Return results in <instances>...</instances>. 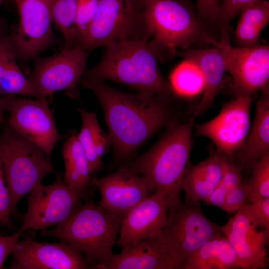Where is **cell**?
Wrapping results in <instances>:
<instances>
[{"mask_svg": "<svg viewBox=\"0 0 269 269\" xmlns=\"http://www.w3.org/2000/svg\"><path fill=\"white\" fill-rule=\"evenodd\" d=\"M80 83L95 94L101 105L110 142L120 159L130 156L169 120L170 112L162 98L124 92L102 80L82 78Z\"/></svg>", "mask_w": 269, "mask_h": 269, "instance_id": "6da1fadb", "label": "cell"}, {"mask_svg": "<svg viewBox=\"0 0 269 269\" xmlns=\"http://www.w3.org/2000/svg\"><path fill=\"white\" fill-rule=\"evenodd\" d=\"M196 117L172 127L150 149L127 164L141 176L152 193L165 194L168 210L183 202L182 183L191 166L192 131Z\"/></svg>", "mask_w": 269, "mask_h": 269, "instance_id": "7a4b0ae2", "label": "cell"}, {"mask_svg": "<svg viewBox=\"0 0 269 269\" xmlns=\"http://www.w3.org/2000/svg\"><path fill=\"white\" fill-rule=\"evenodd\" d=\"M101 60L83 78L112 80L166 99L172 90L160 72L158 54L149 41L126 40L106 45Z\"/></svg>", "mask_w": 269, "mask_h": 269, "instance_id": "3957f363", "label": "cell"}, {"mask_svg": "<svg viewBox=\"0 0 269 269\" xmlns=\"http://www.w3.org/2000/svg\"><path fill=\"white\" fill-rule=\"evenodd\" d=\"M124 216L89 201L76 207L63 222L40 234L69 244L82 254L91 269H96L114 254Z\"/></svg>", "mask_w": 269, "mask_h": 269, "instance_id": "277c9868", "label": "cell"}, {"mask_svg": "<svg viewBox=\"0 0 269 269\" xmlns=\"http://www.w3.org/2000/svg\"><path fill=\"white\" fill-rule=\"evenodd\" d=\"M152 31L151 43L163 60L186 50L201 40L217 41L205 31L204 23L191 3L184 0H143Z\"/></svg>", "mask_w": 269, "mask_h": 269, "instance_id": "5b68a950", "label": "cell"}, {"mask_svg": "<svg viewBox=\"0 0 269 269\" xmlns=\"http://www.w3.org/2000/svg\"><path fill=\"white\" fill-rule=\"evenodd\" d=\"M0 159L10 194L11 212L46 175L57 173L50 156L7 124L0 133Z\"/></svg>", "mask_w": 269, "mask_h": 269, "instance_id": "8992f818", "label": "cell"}, {"mask_svg": "<svg viewBox=\"0 0 269 269\" xmlns=\"http://www.w3.org/2000/svg\"><path fill=\"white\" fill-rule=\"evenodd\" d=\"M151 36L143 0H101L80 45L90 52L113 42L147 41Z\"/></svg>", "mask_w": 269, "mask_h": 269, "instance_id": "52a82bcc", "label": "cell"}, {"mask_svg": "<svg viewBox=\"0 0 269 269\" xmlns=\"http://www.w3.org/2000/svg\"><path fill=\"white\" fill-rule=\"evenodd\" d=\"M90 51L80 45L63 49L49 57L34 60L27 77L40 100H47L56 92L63 91L69 97L77 98L78 85L85 71Z\"/></svg>", "mask_w": 269, "mask_h": 269, "instance_id": "ba28073f", "label": "cell"}, {"mask_svg": "<svg viewBox=\"0 0 269 269\" xmlns=\"http://www.w3.org/2000/svg\"><path fill=\"white\" fill-rule=\"evenodd\" d=\"M48 103L45 100L14 95L2 97L3 110L9 114L7 125L50 156L62 136L57 130Z\"/></svg>", "mask_w": 269, "mask_h": 269, "instance_id": "9c48e42d", "label": "cell"}, {"mask_svg": "<svg viewBox=\"0 0 269 269\" xmlns=\"http://www.w3.org/2000/svg\"><path fill=\"white\" fill-rule=\"evenodd\" d=\"M223 55L226 72L232 79L236 96H250L268 88L269 80V46L257 43L249 47L233 46L228 34L213 45Z\"/></svg>", "mask_w": 269, "mask_h": 269, "instance_id": "30bf717a", "label": "cell"}, {"mask_svg": "<svg viewBox=\"0 0 269 269\" xmlns=\"http://www.w3.org/2000/svg\"><path fill=\"white\" fill-rule=\"evenodd\" d=\"M220 227L205 216L199 202L185 201L168 210L161 233L185 262L208 241L223 233Z\"/></svg>", "mask_w": 269, "mask_h": 269, "instance_id": "8fae6325", "label": "cell"}, {"mask_svg": "<svg viewBox=\"0 0 269 269\" xmlns=\"http://www.w3.org/2000/svg\"><path fill=\"white\" fill-rule=\"evenodd\" d=\"M82 195L57 179L52 184L41 183L27 194V208L20 230H43L65 221Z\"/></svg>", "mask_w": 269, "mask_h": 269, "instance_id": "7c38bea8", "label": "cell"}, {"mask_svg": "<svg viewBox=\"0 0 269 269\" xmlns=\"http://www.w3.org/2000/svg\"><path fill=\"white\" fill-rule=\"evenodd\" d=\"M19 12L18 27L11 34L17 59L27 63L54 45L49 0H14Z\"/></svg>", "mask_w": 269, "mask_h": 269, "instance_id": "4fadbf2b", "label": "cell"}, {"mask_svg": "<svg viewBox=\"0 0 269 269\" xmlns=\"http://www.w3.org/2000/svg\"><path fill=\"white\" fill-rule=\"evenodd\" d=\"M252 98L240 95L225 103L212 119L196 126L198 135L210 139L217 152L231 158L244 144L250 130Z\"/></svg>", "mask_w": 269, "mask_h": 269, "instance_id": "5bb4252c", "label": "cell"}, {"mask_svg": "<svg viewBox=\"0 0 269 269\" xmlns=\"http://www.w3.org/2000/svg\"><path fill=\"white\" fill-rule=\"evenodd\" d=\"M10 255L12 269H91L81 253L67 242L18 240Z\"/></svg>", "mask_w": 269, "mask_h": 269, "instance_id": "9a60e30c", "label": "cell"}, {"mask_svg": "<svg viewBox=\"0 0 269 269\" xmlns=\"http://www.w3.org/2000/svg\"><path fill=\"white\" fill-rule=\"evenodd\" d=\"M245 204L221 230L235 250L242 269H267L269 231H258Z\"/></svg>", "mask_w": 269, "mask_h": 269, "instance_id": "2e32d148", "label": "cell"}, {"mask_svg": "<svg viewBox=\"0 0 269 269\" xmlns=\"http://www.w3.org/2000/svg\"><path fill=\"white\" fill-rule=\"evenodd\" d=\"M184 263L161 232L122 247L120 253H114L96 269H182Z\"/></svg>", "mask_w": 269, "mask_h": 269, "instance_id": "e0dca14e", "label": "cell"}, {"mask_svg": "<svg viewBox=\"0 0 269 269\" xmlns=\"http://www.w3.org/2000/svg\"><path fill=\"white\" fill-rule=\"evenodd\" d=\"M168 203L162 192L152 193L124 216L116 244L133 245L162 231L167 222Z\"/></svg>", "mask_w": 269, "mask_h": 269, "instance_id": "ac0fdd59", "label": "cell"}, {"mask_svg": "<svg viewBox=\"0 0 269 269\" xmlns=\"http://www.w3.org/2000/svg\"><path fill=\"white\" fill-rule=\"evenodd\" d=\"M101 199L99 205L124 215L152 194L145 180L128 165L95 181Z\"/></svg>", "mask_w": 269, "mask_h": 269, "instance_id": "d6986e66", "label": "cell"}, {"mask_svg": "<svg viewBox=\"0 0 269 269\" xmlns=\"http://www.w3.org/2000/svg\"><path fill=\"white\" fill-rule=\"evenodd\" d=\"M214 46L207 49L177 50L175 53V56L194 63L203 77V96L192 114L196 117L211 107L223 83L226 72L224 58L220 49Z\"/></svg>", "mask_w": 269, "mask_h": 269, "instance_id": "ffe728a7", "label": "cell"}, {"mask_svg": "<svg viewBox=\"0 0 269 269\" xmlns=\"http://www.w3.org/2000/svg\"><path fill=\"white\" fill-rule=\"evenodd\" d=\"M231 158L217 152L188 169L182 183L185 201L205 202L217 188Z\"/></svg>", "mask_w": 269, "mask_h": 269, "instance_id": "44dd1931", "label": "cell"}, {"mask_svg": "<svg viewBox=\"0 0 269 269\" xmlns=\"http://www.w3.org/2000/svg\"><path fill=\"white\" fill-rule=\"evenodd\" d=\"M257 101L255 116L250 132L239 149L241 169L253 167L261 157L269 152V94L268 88Z\"/></svg>", "mask_w": 269, "mask_h": 269, "instance_id": "7402d4cb", "label": "cell"}, {"mask_svg": "<svg viewBox=\"0 0 269 269\" xmlns=\"http://www.w3.org/2000/svg\"><path fill=\"white\" fill-rule=\"evenodd\" d=\"M241 269L233 248L223 233L208 241L184 262L182 269Z\"/></svg>", "mask_w": 269, "mask_h": 269, "instance_id": "603a6c76", "label": "cell"}, {"mask_svg": "<svg viewBox=\"0 0 269 269\" xmlns=\"http://www.w3.org/2000/svg\"><path fill=\"white\" fill-rule=\"evenodd\" d=\"M62 154L65 165L63 181L83 196L90 183L91 173L88 158L76 134H71L64 142Z\"/></svg>", "mask_w": 269, "mask_h": 269, "instance_id": "cb8c5ba5", "label": "cell"}, {"mask_svg": "<svg viewBox=\"0 0 269 269\" xmlns=\"http://www.w3.org/2000/svg\"><path fill=\"white\" fill-rule=\"evenodd\" d=\"M80 113L82 125L77 137L88 158L91 173H93L99 170L102 159L110 142L94 113L81 108Z\"/></svg>", "mask_w": 269, "mask_h": 269, "instance_id": "d4e9b609", "label": "cell"}, {"mask_svg": "<svg viewBox=\"0 0 269 269\" xmlns=\"http://www.w3.org/2000/svg\"><path fill=\"white\" fill-rule=\"evenodd\" d=\"M241 14L234 38L237 46L249 47L258 43L260 35L269 20V2L256 0L246 5Z\"/></svg>", "mask_w": 269, "mask_h": 269, "instance_id": "484cf974", "label": "cell"}, {"mask_svg": "<svg viewBox=\"0 0 269 269\" xmlns=\"http://www.w3.org/2000/svg\"><path fill=\"white\" fill-rule=\"evenodd\" d=\"M78 0H49L52 22L63 36V49H69L80 45L77 22Z\"/></svg>", "mask_w": 269, "mask_h": 269, "instance_id": "4316f807", "label": "cell"}, {"mask_svg": "<svg viewBox=\"0 0 269 269\" xmlns=\"http://www.w3.org/2000/svg\"><path fill=\"white\" fill-rule=\"evenodd\" d=\"M169 84L172 91L184 97L195 96L204 88L200 69L194 63L185 59L172 72Z\"/></svg>", "mask_w": 269, "mask_h": 269, "instance_id": "83f0119b", "label": "cell"}, {"mask_svg": "<svg viewBox=\"0 0 269 269\" xmlns=\"http://www.w3.org/2000/svg\"><path fill=\"white\" fill-rule=\"evenodd\" d=\"M0 95H22L39 99L27 77L24 75L18 66L16 60L9 64L1 77Z\"/></svg>", "mask_w": 269, "mask_h": 269, "instance_id": "f1b7e54d", "label": "cell"}, {"mask_svg": "<svg viewBox=\"0 0 269 269\" xmlns=\"http://www.w3.org/2000/svg\"><path fill=\"white\" fill-rule=\"evenodd\" d=\"M246 182L249 201L257 198H269V152L263 155L256 163L251 177Z\"/></svg>", "mask_w": 269, "mask_h": 269, "instance_id": "f546056e", "label": "cell"}, {"mask_svg": "<svg viewBox=\"0 0 269 269\" xmlns=\"http://www.w3.org/2000/svg\"><path fill=\"white\" fill-rule=\"evenodd\" d=\"M241 170V169L231 159L221 182L204 203L221 208L227 194L244 179Z\"/></svg>", "mask_w": 269, "mask_h": 269, "instance_id": "4dcf8cb0", "label": "cell"}, {"mask_svg": "<svg viewBox=\"0 0 269 269\" xmlns=\"http://www.w3.org/2000/svg\"><path fill=\"white\" fill-rule=\"evenodd\" d=\"M256 0H221L215 23L218 24L221 35L228 33L230 21L249 3Z\"/></svg>", "mask_w": 269, "mask_h": 269, "instance_id": "1f68e13d", "label": "cell"}, {"mask_svg": "<svg viewBox=\"0 0 269 269\" xmlns=\"http://www.w3.org/2000/svg\"><path fill=\"white\" fill-rule=\"evenodd\" d=\"M16 59L7 23L0 17V81L6 68Z\"/></svg>", "mask_w": 269, "mask_h": 269, "instance_id": "d6a6232c", "label": "cell"}, {"mask_svg": "<svg viewBox=\"0 0 269 269\" xmlns=\"http://www.w3.org/2000/svg\"><path fill=\"white\" fill-rule=\"evenodd\" d=\"M100 1L101 0L78 1L76 22L80 36V44L97 14Z\"/></svg>", "mask_w": 269, "mask_h": 269, "instance_id": "836d02e7", "label": "cell"}, {"mask_svg": "<svg viewBox=\"0 0 269 269\" xmlns=\"http://www.w3.org/2000/svg\"><path fill=\"white\" fill-rule=\"evenodd\" d=\"M249 191L243 179L226 196L221 208L228 213L237 212L249 200Z\"/></svg>", "mask_w": 269, "mask_h": 269, "instance_id": "e575fe53", "label": "cell"}, {"mask_svg": "<svg viewBox=\"0 0 269 269\" xmlns=\"http://www.w3.org/2000/svg\"><path fill=\"white\" fill-rule=\"evenodd\" d=\"M249 208L256 225L269 231V198H257L250 200Z\"/></svg>", "mask_w": 269, "mask_h": 269, "instance_id": "d590c367", "label": "cell"}, {"mask_svg": "<svg viewBox=\"0 0 269 269\" xmlns=\"http://www.w3.org/2000/svg\"><path fill=\"white\" fill-rule=\"evenodd\" d=\"M11 212L10 194L0 159V223L1 224L10 226Z\"/></svg>", "mask_w": 269, "mask_h": 269, "instance_id": "8d00e7d4", "label": "cell"}, {"mask_svg": "<svg viewBox=\"0 0 269 269\" xmlns=\"http://www.w3.org/2000/svg\"><path fill=\"white\" fill-rule=\"evenodd\" d=\"M221 0H196L197 14L205 24L215 23Z\"/></svg>", "mask_w": 269, "mask_h": 269, "instance_id": "74e56055", "label": "cell"}, {"mask_svg": "<svg viewBox=\"0 0 269 269\" xmlns=\"http://www.w3.org/2000/svg\"><path fill=\"white\" fill-rule=\"evenodd\" d=\"M22 232L19 229L11 235L0 236V269L4 268L5 261L11 254Z\"/></svg>", "mask_w": 269, "mask_h": 269, "instance_id": "f35d334b", "label": "cell"}, {"mask_svg": "<svg viewBox=\"0 0 269 269\" xmlns=\"http://www.w3.org/2000/svg\"><path fill=\"white\" fill-rule=\"evenodd\" d=\"M2 97L0 95V125L4 122L3 112L4 111L2 105Z\"/></svg>", "mask_w": 269, "mask_h": 269, "instance_id": "ab89813d", "label": "cell"}, {"mask_svg": "<svg viewBox=\"0 0 269 269\" xmlns=\"http://www.w3.org/2000/svg\"><path fill=\"white\" fill-rule=\"evenodd\" d=\"M2 0H0V5L2 3Z\"/></svg>", "mask_w": 269, "mask_h": 269, "instance_id": "60d3db41", "label": "cell"}]
</instances>
